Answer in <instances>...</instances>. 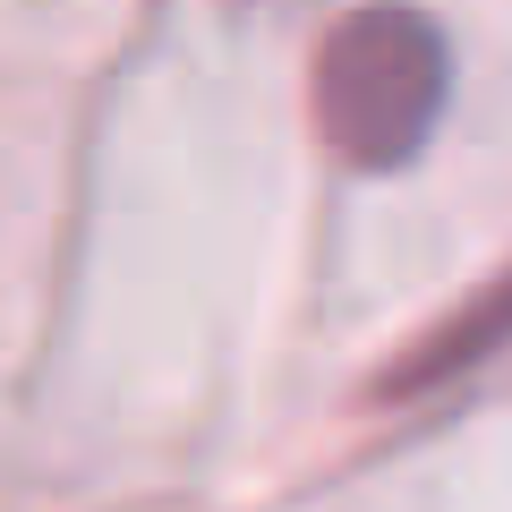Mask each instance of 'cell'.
Returning <instances> with one entry per match:
<instances>
[{
	"instance_id": "1",
	"label": "cell",
	"mask_w": 512,
	"mask_h": 512,
	"mask_svg": "<svg viewBox=\"0 0 512 512\" xmlns=\"http://www.w3.org/2000/svg\"><path fill=\"white\" fill-rule=\"evenodd\" d=\"M444 94H453V43L410 0L342 18L316 52V128L359 171H402L436 137Z\"/></svg>"
},
{
	"instance_id": "2",
	"label": "cell",
	"mask_w": 512,
	"mask_h": 512,
	"mask_svg": "<svg viewBox=\"0 0 512 512\" xmlns=\"http://www.w3.org/2000/svg\"><path fill=\"white\" fill-rule=\"evenodd\" d=\"M504 342H512V274L487 282V291H478L453 325L427 333V342L410 350L393 376H384V393H427V384H453V376H470V367H487Z\"/></svg>"
}]
</instances>
